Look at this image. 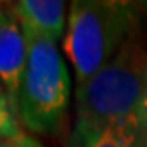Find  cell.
I'll return each mask as SVG.
<instances>
[{
  "mask_svg": "<svg viewBox=\"0 0 147 147\" xmlns=\"http://www.w3.org/2000/svg\"><path fill=\"white\" fill-rule=\"evenodd\" d=\"M0 9H2V5H0Z\"/></svg>",
  "mask_w": 147,
  "mask_h": 147,
  "instance_id": "cell-11",
  "label": "cell"
},
{
  "mask_svg": "<svg viewBox=\"0 0 147 147\" xmlns=\"http://www.w3.org/2000/svg\"><path fill=\"white\" fill-rule=\"evenodd\" d=\"M23 30L43 36L50 41H60L66 34L67 4L62 0H20L9 4Z\"/></svg>",
  "mask_w": 147,
  "mask_h": 147,
  "instance_id": "cell-5",
  "label": "cell"
},
{
  "mask_svg": "<svg viewBox=\"0 0 147 147\" xmlns=\"http://www.w3.org/2000/svg\"><path fill=\"white\" fill-rule=\"evenodd\" d=\"M28 41V60L18 94L22 126L32 133H57L67 113L71 76L57 43L23 30Z\"/></svg>",
  "mask_w": 147,
  "mask_h": 147,
  "instance_id": "cell-3",
  "label": "cell"
},
{
  "mask_svg": "<svg viewBox=\"0 0 147 147\" xmlns=\"http://www.w3.org/2000/svg\"><path fill=\"white\" fill-rule=\"evenodd\" d=\"M135 140L124 133L76 119L67 136L66 147H133Z\"/></svg>",
  "mask_w": 147,
  "mask_h": 147,
  "instance_id": "cell-6",
  "label": "cell"
},
{
  "mask_svg": "<svg viewBox=\"0 0 147 147\" xmlns=\"http://www.w3.org/2000/svg\"><path fill=\"white\" fill-rule=\"evenodd\" d=\"M133 147H147V135H145V136H142V138H138V140H136Z\"/></svg>",
  "mask_w": 147,
  "mask_h": 147,
  "instance_id": "cell-9",
  "label": "cell"
},
{
  "mask_svg": "<svg viewBox=\"0 0 147 147\" xmlns=\"http://www.w3.org/2000/svg\"><path fill=\"white\" fill-rule=\"evenodd\" d=\"M22 122H20L18 110L9 99L7 92L0 85V140L4 138H14L22 135Z\"/></svg>",
  "mask_w": 147,
  "mask_h": 147,
  "instance_id": "cell-7",
  "label": "cell"
},
{
  "mask_svg": "<svg viewBox=\"0 0 147 147\" xmlns=\"http://www.w3.org/2000/svg\"><path fill=\"white\" fill-rule=\"evenodd\" d=\"M142 11H144V16H145V23H147V2L142 4Z\"/></svg>",
  "mask_w": 147,
  "mask_h": 147,
  "instance_id": "cell-10",
  "label": "cell"
},
{
  "mask_svg": "<svg viewBox=\"0 0 147 147\" xmlns=\"http://www.w3.org/2000/svg\"><path fill=\"white\" fill-rule=\"evenodd\" d=\"M0 147H43L34 136H30V135H18L14 136V138H4V140H0Z\"/></svg>",
  "mask_w": 147,
  "mask_h": 147,
  "instance_id": "cell-8",
  "label": "cell"
},
{
  "mask_svg": "<svg viewBox=\"0 0 147 147\" xmlns=\"http://www.w3.org/2000/svg\"><path fill=\"white\" fill-rule=\"evenodd\" d=\"M76 119L113 128L131 140L147 135V48L140 34L75 94Z\"/></svg>",
  "mask_w": 147,
  "mask_h": 147,
  "instance_id": "cell-1",
  "label": "cell"
},
{
  "mask_svg": "<svg viewBox=\"0 0 147 147\" xmlns=\"http://www.w3.org/2000/svg\"><path fill=\"white\" fill-rule=\"evenodd\" d=\"M28 60V41L9 7L0 9V85L18 110V94Z\"/></svg>",
  "mask_w": 147,
  "mask_h": 147,
  "instance_id": "cell-4",
  "label": "cell"
},
{
  "mask_svg": "<svg viewBox=\"0 0 147 147\" xmlns=\"http://www.w3.org/2000/svg\"><path fill=\"white\" fill-rule=\"evenodd\" d=\"M140 13L142 4L121 0H75L69 5L64 51L78 85L138 36Z\"/></svg>",
  "mask_w": 147,
  "mask_h": 147,
  "instance_id": "cell-2",
  "label": "cell"
}]
</instances>
